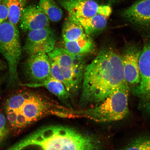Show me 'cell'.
Masks as SVG:
<instances>
[{"label": "cell", "instance_id": "19", "mask_svg": "<svg viewBox=\"0 0 150 150\" xmlns=\"http://www.w3.org/2000/svg\"><path fill=\"white\" fill-rule=\"evenodd\" d=\"M38 5L50 21L57 22L62 18V11L54 0H39Z\"/></svg>", "mask_w": 150, "mask_h": 150}, {"label": "cell", "instance_id": "24", "mask_svg": "<svg viewBox=\"0 0 150 150\" xmlns=\"http://www.w3.org/2000/svg\"><path fill=\"white\" fill-rule=\"evenodd\" d=\"M5 65L3 63V62L0 60V71L3 70L5 68Z\"/></svg>", "mask_w": 150, "mask_h": 150}, {"label": "cell", "instance_id": "10", "mask_svg": "<svg viewBox=\"0 0 150 150\" xmlns=\"http://www.w3.org/2000/svg\"><path fill=\"white\" fill-rule=\"evenodd\" d=\"M139 66L140 82L134 92L139 97L142 108L150 113V44L141 52Z\"/></svg>", "mask_w": 150, "mask_h": 150}, {"label": "cell", "instance_id": "3", "mask_svg": "<svg viewBox=\"0 0 150 150\" xmlns=\"http://www.w3.org/2000/svg\"><path fill=\"white\" fill-rule=\"evenodd\" d=\"M67 108L30 91L15 93L6 101L4 109L9 129L20 132L42 118L57 116Z\"/></svg>", "mask_w": 150, "mask_h": 150}, {"label": "cell", "instance_id": "8", "mask_svg": "<svg viewBox=\"0 0 150 150\" xmlns=\"http://www.w3.org/2000/svg\"><path fill=\"white\" fill-rule=\"evenodd\" d=\"M59 3L75 18H86L97 14L108 18L112 9L108 5L100 4L95 0H59Z\"/></svg>", "mask_w": 150, "mask_h": 150}, {"label": "cell", "instance_id": "9", "mask_svg": "<svg viewBox=\"0 0 150 150\" xmlns=\"http://www.w3.org/2000/svg\"><path fill=\"white\" fill-rule=\"evenodd\" d=\"M56 37L50 27L28 32L23 49L30 56L39 52L48 53L54 48Z\"/></svg>", "mask_w": 150, "mask_h": 150}, {"label": "cell", "instance_id": "26", "mask_svg": "<svg viewBox=\"0 0 150 150\" xmlns=\"http://www.w3.org/2000/svg\"><path fill=\"white\" fill-rule=\"evenodd\" d=\"M1 80H0V83H1Z\"/></svg>", "mask_w": 150, "mask_h": 150}, {"label": "cell", "instance_id": "1", "mask_svg": "<svg viewBox=\"0 0 150 150\" xmlns=\"http://www.w3.org/2000/svg\"><path fill=\"white\" fill-rule=\"evenodd\" d=\"M80 100L84 108L96 105L114 92L128 86L122 56L111 48H103L84 71Z\"/></svg>", "mask_w": 150, "mask_h": 150}, {"label": "cell", "instance_id": "23", "mask_svg": "<svg viewBox=\"0 0 150 150\" xmlns=\"http://www.w3.org/2000/svg\"><path fill=\"white\" fill-rule=\"evenodd\" d=\"M8 10L6 5L1 0H0V24L8 19Z\"/></svg>", "mask_w": 150, "mask_h": 150}, {"label": "cell", "instance_id": "6", "mask_svg": "<svg viewBox=\"0 0 150 150\" xmlns=\"http://www.w3.org/2000/svg\"><path fill=\"white\" fill-rule=\"evenodd\" d=\"M0 52L8 65L9 81L18 82V67L22 53L19 31L17 25L8 21L0 24Z\"/></svg>", "mask_w": 150, "mask_h": 150}, {"label": "cell", "instance_id": "22", "mask_svg": "<svg viewBox=\"0 0 150 150\" xmlns=\"http://www.w3.org/2000/svg\"><path fill=\"white\" fill-rule=\"evenodd\" d=\"M9 130L6 117L4 114L0 112V145L6 138Z\"/></svg>", "mask_w": 150, "mask_h": 150}, {"label": "cell", "instance_id": "14", "mask_svg": "<svg viewBox=\"0 0 150 150\" xmlns=\"http://www.w3.org/2000/svg\"><path fill=\"white\" fill-rule=\"evenodd\" d=\"M44 86L52 94L55 96L63 106L71 110H74L72 97L62 82L50 76L39 86Z\"/></svg>", "mask_w": 150, "mask_h": 150}, {"label": "cell", "instance_id": "4", "mask_svg": "<svg viewBox=\"0 0 150 150\" xmlns=\"http://www.w3.org/2000/svg\"><path fill=\"white\" fill-rule=\"evenodd\" d=\"M129 86L122 87L95 106L67 110L65 117L86 118L99 123L120 121L129 113Z\"/></svg>", "mask_w": 150, "mask_h": 150}, {"label": "cell", "instance_id": "12", "mask_svg": "<svg viewBox=\"0 0 150 150\" xmlns=\"http://www.w3.org/2000/svg\"><path fill=\"white\" fill-rule=\"evenodd\" d=\"M20 28L24 32L50 27V20L38 5L26 6L20 21Z\"/></svg>", "mask_w": 150, "mask_h": 150}, {"label": "cell", "instance_id": "20", "mask_svg": "<svg viewBox=\"0 0 150 150\" xmlns=\"http://www.w3.org/2000/svg\"><path fill=\"white\" fill-rule=\"evenodd\" d=\"M122 150H150V137L137 139Z\"/></svg>", "mask_w": 150, "mask_h": 150}, {"label": "cell", "instance_id": "5", "mask_svg": "<svg viewBox=\"0 0 150 150\" xmlns=\"http://www.w3.org/2000/svg\"><path fill=\"white\" fill-rule=\"evenodd\" d=\"M47 54L59 65L65 81V87L72 98L82 87L86 67L84 56L74 55L61 48H54Z\"/></svg>", "mask_w": 150, "mask_h": 150}, {"label": "cell", "instance_id": "2", "mask_svg": "<svg viewBox=\"0 0 150 150\" xmlns=\"http://www.w3.org/2000/svg\"><path fill=\"white\" fill-rule=\"evenodd\" d=\"M97 138L62 125L41 127L7 150H100Z\"/></svg>", "mask_w": 150, "mask_h": 150}, {"label": "cell", "instance_id": "13", "mask_svg": "<svg viewBox=\"0 0 150 150\" xmlns=\"http://www.w3.org/2000/svg\"><path fill=\"white\" fill-rule=\"evenodd\" d=\"M141 52L136 47H131L125 50L122 56L124 74L128 85L137 87L140 83L139 61Z\"/></svg>", "mask_w": 150, "mask_h": 150}, {"label": "cell", "instance_id": "16", "mask_svg": "<svg viewBox=\"0 0 150 150\" xmlns=\"http://www.w3.org/2000/svg\"><path fill=\"white\" fill-rule=\"evenodd\" d=\"M107 18L102 15L97 14L91 17L76 18L83 27L86 34L93 36L105 29Z\"/></svg>", "mask_w": 150, "mask_h": 150}, {"label": "cell", "instance_id": "25", "mask_svg": "<svg viewBox=\"0 0 150 150\" xmlns=\"http://www.w3.org/2000/svg\"><path fill=\"white\" fill-rule=\"evenodd\" d=\"M108 1L111 3H117L123 1V0H108Z\"/></svg>", "mask_w": 150, "mask_h": 150}, {"label": "cell", "instance_id": "11", "mask_svg": "<svg viewBox=\"0 0 150 150\" xmlns=\"http://www.w3.org/2000/svg\"><path fill=\"white\" fill-rule=\"evenodd\" d=\"M120 15L136 27L150 29V0H138L123 9Z\"/></svg>", "mask_w": 150, "mask_h": 150}, {"label": "cell", "instance_id": "21", "mask_svg": "<svg viewBox=\"0 0 150 150\" xmlns=\"http://www.w3.org/2000/svg\"><path fill=\"white\" fill-rule=\"evenodd\" d=\"M49 57L50 63H51V72H50L51 77L59 81L64 84L65 86V81L59 65L53 58L49 57Z\"/></svg>", "mask_w": 150, "mask_h": 150}, {"label": "cell", "instance_id": "7", "mask_svg": "<svg viewBox=\"0 0 150 150\" xmlns=\"http://www.w3.org/2000/svg\"><path fill=\"white\" fill-rule=\"evenodd\" d=\"M24 72L30 82L25 85L39 87L51 76V63L47 53L41 52L30 56L24 64Z\"/></svg>", "mask_w": 150, "mask_h": 150}, {"label": "cell", "instance_id": "15", "mask_svg": "<svg viewBox=\"0 0 150 150\" xmlns=\"http://www.w3.org/2000/svg\"><path fill=\"white\" fill-rule=\"evenodd\" d=\"M64 49L74 55L84 56L91 53L94 44L91 36L86 33L77 40L64 42Z\"/></svg>", "mask_w": 150, "mask_h": 150}, {"label": "cell", "instance_id": "17", "mask_svg": "<svg viewBox=\"0 0 150 150\" xmlns=\"http://www.w3.org/2000/svg\"><path fill=\"white\" fill-rule=\"evenodd\" d=\"M85 34L79 22L76 18L69 14L62 30V36L64 42L77 40Z\"/></svg>", "mask_w": 150, "mask_h": 150}, {"label": "cell", "instance_id": "18", "mask_svg": "<svg viewBox=\"0 0 150 150\" xmlns=\"http://www.w3.org/2000/svg\"><path fill=\"white\" fill-rule=\"evenodd\" d=\"M6 5L8 10V21L17 25L19 23L28 0H1Z\"/></svg>", "mask_w": 150, "mask_h": 150}]
</instances>
